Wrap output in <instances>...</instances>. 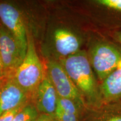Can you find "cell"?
<instances>
[{"label":"cell","instance_id":"277c9868","mask_svg":"<svg viewBox=\"0 0 121 121\" xmlns=\"http://www.w3.org/2000/svg\"><path fill=\"white\" fill-rule=\"evenodd\" d=\"M48 76L58 97L67 98L87 108L82 95L60 62L51 60L47 63Z\"/></svg>","mask_w":121,"mask_h":121},{"label":"cell","instance_id":"5b68a950","mask_svg":"<svg viewBox=\"0 0 121 121\" xmlns=\"http://www.w3.org/2000/svg\"><path fill=\"white\" fill-rule=\"evenodd\" d=\"M0 56L6 77H11L25 56L11 33L0 24Z\"/></svg>","mask_w":121,"mask_h":121},{"label":"cell","instance_id":"8992f818","mask_svg":"<svg viewBox=\"0 0 121 121\" xmlns=\"http://www.w3.org/2000/svg\"><path fill=\"white\" fill-rule=\"evenodd\" d=\"M0 21L3 26L11 33L22 53L26 55L28 48V32L20 11L11 4L0 2Z\"/></svg>","mask_w":121,"mask_h":121},{"label":"cell","instance_id":"6da1fadb","mask_svg":"<svg viewBox=\"0 0 121 121\" xmlns=\"http://www.w3.org/2000/svg\"><path fill=\"white\" fill-rule=\"evenodd\" d=\"M60 63L82 95L87 108L102 105L100 84L94 73L86 51L81 49L73 55L62 58Z\"/></svg>","mask_w":121,"mask_h":121},{"label":"cell","instance_id":"ac0fdd59","mask_svg":"<svg viewBox=\"0 0 121 121\" xmlns=\"http://www.w3.org/2000/svg\"><path fill=\"white\" fill-rule=\"evenodd\" d=\"M6 77H3V78H0V86H1V85L3 84L4 81L5 80V78Z\"/></svg>","mask_w":121,"mask_h":121},{"label":"cell","instance_id":"30bf717a","mask_svg":"<svg viewBox=\"0 0 121 121\" xmlns=\"http://www.w3.org/2000/svg\"><path fill=\"white\" fill-rule=\"evenodd\" d=\"M103 103L121 99V64L100 83Z\"/></svg>","mask_w":121,"mask_h":121},{"label":"cell","instance_id":"9a60e30c","mask_svg":"<svg viewBox=\"0 0 121 121\" xmlns=\"http://www.w3.org/2000/svg\"><path fill=\"white\" fill-rule=\"evenodd\" d=\"M108 35L110 40L121 49V29L109 31Z\"/></svg>","mask_w":121,"mask_h":121},{"label":"cell","instance_id":"4fadbf2b","mask_svg":"<svg viewBox=\"0 0 121 121\" xmlns=\"http://www.w3.org/2000/svg\"><path fill=\"white\" fill-rule=\"evenodd\" d=\"M54 116L58 121H81V116L64 112L56 108Z\"/></svg>","mask_w":121,"mask_h":121},{"label":"cell","instance_id":"2e32d148","mask_svg":"<svg viewBox=\"0 0 121 121\" xmlns=\"http://www.w3.org/2000/svg\"><path fill=\"white\" fill-rule=\"evenodd\" d=\"M36 121H58L56 118L54 114L49 115L40 114Z\"/></svg>","mask_w":121,"mask_h":121},{"label":"cell","instance_id":"9c48e42d","mask_svg":"<svg viewBox=\"0 0 121 121\" xmlns=\"http://www.w3.org/2000/svg\"><path fill=\"white\" fill-rule=\"evenodd\" d=\"M53 38L56 50L62 58L73 55L81 50V39L70 30L57 29L54 32Z\"/></svg>","mask_w":121,"mask_h":121},{"label":"cell","instance_id":"5bb4252c","mask_svg":"<svg viewBox=\"0 0 121 121\" xmlns=\"http://www.w3.org/2000/svg\"><path fill=\"white\" fill-rule=\"evenodd\" d=\"M25 105L20 106L17 108L4 113L2 116H0V121H13L15 116L17 114V113Z\"/></svg>","mask_w":121,"mask_h":121},{"label":"cell","instance_id":"7c38bea8","mask_svg":"<svg viewBox=\"0 0 121 121\" xmlns=\"http://www.w3.org/2000/svg\"><path fill=\"white\" fill-rule=\"evenodd\" d=\"M39 113L34 104L28 103L21 109L13 121H36Z\"/></svg>","mask_w":121,"mask_h":121},{"label":"cell","instance_id":"7a4b0ae2","mask_svg":"<svg viewBox=\"0 0 121 121\" xmlns=\"http://www.w3.org/2000/svg\"><path fill=\"white\" fill-rule=\"evenodd\" d=\"M44 76L43 66L36 51L34 40L32 36L28 33L26 55L11 77L31 98Z\"/></svg>","mask_w":121,"mask_h":121},{"label":"cell","instance_id":"52a82bcc","mask_svg":"<svg viewBox=\"0 0 121 121\" xmlns=\"http://www.w3.org/2000/svg\"><path fill=\"white\" fill-rule=\"evenodd\" d=\"M30 96L12 77H6L0 86V116L28 103Z\"/></svg>","mask_w":121,"mask_h":121},{"label":"cell","instance_id":"3957f363","mask_svg":"<svg viewBox=\"0 0 121 121\" xmlns=\"http://www.w3.org/2000/svg\"><path fill=\"white\" fill-rule=\"evenodd\" d=\"M87 54L100 83L121 64V49L109 39L95 42Z\"/></svg>","mask_w":121,"mask_h":121},{"label":"cell","instance_id":"ba28073f","mask_svg":"<svg viewBox=\"0 0 121 121\" xmlns=\"http://www.w3.org/2000/svg\"><path fill=\"white\" fill-rule=\"evenodd\" d=\"M34 105L40 114L53 115L57 108L58 95L48 75H45L33 95Z\"/></svg>","mask_w":121,"mask_h":121},{"label":"cell","instance_id":"8fae6325","mask_svg":"<svg viewBox=\"0 0 121 121\" xmlns=\"http://www.w3.org/2000/svg\"><path fill=\"white\" fill-rule=\"evenodd\" d=\"M88 109L93 112V121H121V99Z\"/></svg>","mask_w":121,"mask_h":121},{"label":"cell","instance_id":"e0dca14e","mask_svg":"<svg viewBox=\"0 0 121 121\" xmlns=\"http://www.w3.org/2000/svg\"><path fill=\"white\" fill-rule=\"evenodd\" d=\"M3 77H6L4 75V66L1 60V56H0V78H3Z\"/></svg>","mask_w":121,"mask_h":121}]
</instances>
